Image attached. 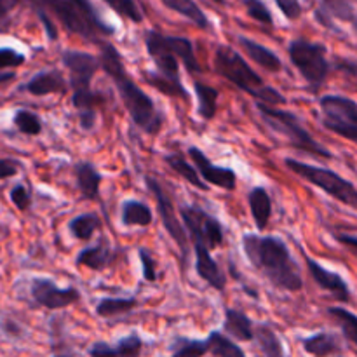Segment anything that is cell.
<instances>
[{
	"instance_id": "obj_1",
	"label": "cell",
	"mask_w": 357,
	"mask_h": 357,
	"mask_svg": "<svg viewBox=\"0 0 357 357\" xmlns=\"http://www.w3.org/2000/svg\"><path fill=\"white\" fill-rule=\"evenodd\" d=\"M100 45V65L101 70L112 79L114 86L117 87L119 98L128 110L132 124L142 129L145 135H159L164 126V114L155 107L152 98L143 93L142 87L132 80L129 72L126 70L124 59L110 42H98Z\"/></svg>"
},
{
	"instance_id": "obj_2",
	"label": "cell",
	"mask_w": 357,
	"mask_h": 357,
	"mask_svg": "<svg viewBox=\"0 0 357 357\" xmlns=\"http://www.w3.org/2000/svg\"><path fill=\"white\" fill-rule=\"evenodd\" d=\"M243 251L250 264L275 289L296 293L303 288L298 264L282 239L261 234H244Z\"/></svg>"
},
{
	"instance_id": "obj_3",
	"label": "cell",
	"mask_w": 357,
	"mask_h": 357,
	"mask_svg": "<svg viewBox=\"0 0 357 357\" xmlns=\"http://www.w3.org/2000/svg\"><path fill=\"white\" fill-rule=\"evenodd\" d=\"M63 65L68 70V87L72 89V101L79 115V126L84 131H93L96 124V107L100 98L93 91L94 75L101 68L100 58L89 52L66 49L61 54Z\"/></svg>"
},
{
	"instance_id": "obj_4",
	"label": "cell",
	"mask_w": 357,
	"mask_h": 357,
	"mask_svg": "<svg viewBox=\"0 0 357 357\" xmlns=\"http://www.w3.org/2000/svg\"><path fill=\"white\" fill-rule=\"evenodd\" d=\"M35 9L47 13L68 33L79 35L89 42H100V37H112L115 28L101 20L89 0H33Z\"/></svg>"
},
{
	"instance_id": "obj_5",
	"label": "cell",
	"mask_w": 357,
	"mask_h": 357,
	"mask_svg": "<svg viewBox=\"0 0 357 357\" xmlns=\"http://www.w3.org/2000/svg\"><path fill=\"white\" fill-rule=\"evenodd\" d=\"M143 40H145L146 52L153 59L155 72L164 79L174 84H181L180 63H183L188 73H202V66L195 56L194 45L187 37L146 30Z\"/></svg>"
},
{
	"instance_id": "obj_6",
	"label": "cell",
	"mask_w": 357,
	"mask_h": 357,
	"mask_svg": "<svg viewBox=\"0 0 357 357\" xmlns=\"http://www.w3.org/2000/svg\"><path fill=\"white\" fill-rule=\"evenodd\" d=\"M215 70L218 75L232 82L234 86L239 87L246 94L253 96L257 101L272 105V107L288 103V100L275 87L265 84L264 79L248 65V61L241 56V52L230 47V45L220 44L216 47Z\"/></svg>"
},
{
	"instance_id": "obj_7",
	"label": "cell",
	"mask_w": 357,
	"mask_h": 357,
	"mask_svg": "<svg viewBox=\"0 0 357 357\" xmlns=\"http://www.w3.org/2000/svg\"><path fill=\"white\" fill-rule=\"evenodd\" d=\"M257 108L261 115V121L268 126L274 132L284 136L293 149L300 152L310 153V155L321 157V159H333V153L312 138L309 131L302 126L300 119L293 112L281 110L272 105L257 101Z\"/></svg>"
},
{
	"instance_id": "obj_8",
	"label": "cell",
	"mask_w": 357,
	"mask_h": 357,
	"mask_svg": "<svg viewBox=\"0 0 357 357\" xmlns=\"http://www.w3.org/2000/svg\"><path fill=\"white\" fill-rule=\"evenodd\" d=\"M288 54L293 66L298 70L302 79L305 80L307 87L312 93H319L331 72L326 45L298 37L293 38L288 44Z\"/></svg>"
},
{
	"instance_id": "obj_9",
	"label": "cell",
	"mask_w": 357,
	"mask_h": 357,
	"mask_svg": "<svg viewBox=\"0 0 357 357\" xmlns=\"http://www.w3.org/2000/svg\"><path fill=\"white\" fill-rule=\"evenodd\" d=\"M284 166L291 173H295L296 176L302 178V180L309 181L314 187L321 188L331 199H335L340 204L357 211V187L352 181L345 180L344 176H340L335 171L328 169V167L312 166V164L300 162V160L289 159V157L284 159Z\"/></svg>"
},
{
	"instance_id": "obj_10",
	"label": "cell",
	"mask_w": 357,
	"mask_h": 357,
	"mask_svg": "<svg viewBox=\"0 0 357 357\" xmlns=\"http://www.w3.org/2000/svg\"><path fill=\"white\" fill-rule=\"evenodd\" d=\"M321 124L328 131L357 145V101L342 94H326L319 100Z\"/></svg>"
},
{
	"instance_id": "obj_11",
	"label": "cell",
	"mask_w": 357,
	"mask_h": 357,
	"mask_svg": "<svg viewBox=\"0 0 357 357\" xmlns=\"http://www.w3.org/2000/svg\"><path fill=\"white\" fill-rule=\"evenodd\" d=\"M145 185L146 188L152 192L153 197H155L157 211H159L160 222H162L164 229H166V232L169 234L171 239L176 243L178 250H180L181 253V267L185 268V265H187V260H188V234L183 223H181L180 218H178L176 209H174V204H173V199L169 197L166 188H164L155 178L145 176Z\"/></svg>"
},
{
	"instance_id": "obj_12",
	"label": "cell",
	"mask_w": 357,
	"mask_h": 357,
	"mask_svg": "<svg viewBox=\"0 0 357 357\" xmlns=\"http://www.w3.org/2000/svg\"><path fill=\"white\" fill-rule=\"evenodd\" d=\"M180 216L187 229L188 236H197L208 244L209 250H216L225 241V232L220 220L209 215L208 211L201 209L199 206H180Z\"/></svg>"
},
{
	"instance_id": "obj_13",
	"label": "cell",
	"mask_w": 357,
	"mask_h": 357,
	"mask_svg": "<svg viewBox=\"0 0 357 357\" xmlns=\"http://www.w3.org/2000/svg\"><path fill=\"white\" fill-rule=\"evenodd\" d=\"M30 295L35 305L47 310H59L73 305L80 300V291L73 286L59 288L54 281L47 278H35L30 282Z\"/></svg>"
},
{
	"instance_id": "obj_14",
	"label": "cell",
	"mask_w": 357,
	"mask_h": 357,
	"mask_svg": "<svg viewBox=\"0 0 357 357\" xmlns=\"http://www.w3.org/2000/svg\"><path fill=\"white\" fill-rule=\"evenodd\" d=\"M302 253H303V260H305L307 268H309L310 278L314 279V282H316L323 291L330 293L337 302H342V303L351 302L352 295H351V288H349L347 281H345L338 272H333L330 271V268L323 267L319 261L310 258L305 251H302Z\"/></svg>"
},
{
	"instance_id": "obj_15",
	"label": "cell",
	"mask_w": 357,
	"mask_h": 357,
	"mask_svg": "<svg viewBox=\"0 0 357 357\" xmlns=\"http://www.w3.org/2000/svg\"><path fill=\"white\" fill-rule=\"evenodd\" d=\"M188 155H190L192 162L195 164V169L199 171L202 180L208 185H215V187L225 188V190H236L237 187V173L230 167L215 166L208 155L202 152L199 146L192 145L188 149Z\"/></svg>"
},
{
	"instance_id": "obj_16",
	"label": "cell",
	"mask_w": 357,
	"mask_h": 357,
	"mask_svg": "<svg viewBox=\"0 0 357 357\" xmlns=\"http://www.w3.org/2000/svg\"><path fill=\"white\" fill-rule=\"evenodd\" d=\"M192 244H194V253H195V271L202 281L208 282L211 288L216 291H223L227 288V278L220 265L216 264L215 258L211 257V250L208 244L201 239V237L192 236Z\"/></svg>"
},
{
	"instance_id": "obj_17",
	"label": "cell",
	"mask_w": 357,
	"mask_h": 357,
	"mask_svg": "<svg viewBox=\"0 0 357 357\" xmlns=\"http://www.w3.org/2000/svg\"><path fill=\"white\" fill-rule=\"evenodd\" d=\"M314 16L328 30L340 31L337 28V24L333 23L335 20H338L352 24V28H354V31L357 33V10L349 0H321L319 9L316 10Z\"/></svg>"
},
{
	"instance_id": "obj_18",
	"label": "cell",
	"mask_w": 357,
	"mask_h": 357,
	"mask_svg": "<svg viewBox=\"0 0 357 357\" xmlns=\"http://www.w3.org/2000/svg\"><path fill=\"white\" fill-rule=\"evenodd\" d=\"M117 258V251L108 243L107 239H101L94 246H87L79 251L77 255V267H86L94 272H103L105 268L110 267L114 260Z\"/></svg>"
},
{
	"instance_id": "obj_19",
	"label": "cell",
	"mask_w": 357,
	"mask_h": 357,
	"mask_svg": "<svg viewBox=\"0 0 357 357\" xmlns=\"http://www.w3.org/2000/svg\"><path fill=\"white\" fill-rule=\"evenodd\" d=\"M66 80L59 70H44L31 77L28 82H24L20 87L24 93L31 94V96H49V94H63L66 93Z\"/></svg>"
},
{
	"instance_id": "obj_20",
	"label": "cell",
	"mask_w": 357,
	"mask_h": 357,
	"mask_svg": "<svg viewBox=\"0 0 357 357\" xmlns=\"http://www.w3.org/2000/svg\"><path fill=\"white\" fill-rule=\"evenodd\" d=\"M73 173H75V183L80 199H84V201H100V187L103 176L96 169V166L89 160H82V162L75 164Z\"/></svg>"
},
{
	"instance_id": "obj_21",
	"label": "cell",
	"mask_w": 357,
	"mask_h": 357,
	"mask_svg": "<svg viewBox=\"0 0 357 357\" xmlns=\"http://www.w3.org/2000/svg\"><path fill=\"white\" fill-rule=\"evenodd\" d=\"M237 42H239L243 51L248 54V58H250L251 61L257 63L258 66H261L264 70H267V72H272V73H278L282 70L281 58H279V56L275 54L274 51H271L268 47L251 40V38L244 37V35H237Z\"/></svg>"
},
{
	"instance_id": "obj_22",
	"label": "cell",
	"mask_w": 357,
	"mask_h": 357,
	"mask_svg": "<svg viewBox=\"0 0 357 357\" xmlns=\"http://www.w3.org/2000/svg\"><path fill=\"white\" fill-rule=\"evenodd\" d=\"M248 204H250L251 215H253V222L257 225L258 232H264L272 216V199L268 195L267 188L260 187V185L251 188L248 192Z\"/></svg>"
},
{
	"instance_id": "obj_23",
	"label": "cell",
	"mask_w": 357,
	"mask_h": 357,
	"mask_svg": "<svg viewBox=\"0 0 357 357\" xmlns=\"http://www.w3.org/2000/svg\"><path fill=\"white\" fill-rule=\"evenodd\" d=\"M223 331L239 342H253L255 323L237 309H227L225 319H223Z\"/></svg>"
},
{
	"instance_id": "obj_24",
	"label": "cell",
	"mask_w": 357,
	"mask_h": 357,
	"mask_svg": "<svg viewBox=\"0 0 357 357\" xmlns=\"http://www.w3.org/2000/svg\"><path fill=\"white\" fill-rule=\"evenodd\" d=\"M302 347L307 354L324 357V356H333L342 354L344 352V345H342L340 338L330 331H321V333L312 335L302 340Z\"/></svg>"
},
{
	"instance_id": "obj_25",
	"label": "cell",
	"mask_w": 357,
	"mask_h": 357,
	"mask_svg": "<svg viewBox=\"0 0 357 357\" xmlns=\"http://www.w3.org/2000/svg\"><path fill=\"white\" fill-rule=\"evenodd\" d=\"M152 209L136 199H126L121 206V222L124 227H149L152 223Z\"/></svg>"
},
{
	"instance_id": "obj_26",
	"label": "cell",
	"mask_w": 357,
	"mask_h": 357,
	"mask_svg": "<svg viewBox=\"0 0 357 357\" xmlns=\"http://www.w3.org/2000/svg\"><path fill=\"white\" fill-rule=\"evenodd\" d=\"M253 342L260 347L261 354L267 357H282L286 356L282 342L279 335L275 333L271 324H255V337Z\"/></svg>"
},
{
	"instance_id": "obj_27",
	"label": "cell",
	"mask_w": 357,
	"mask_h": 357,
	"mask_svg": "<svg viewBox=\"0 0 357 357\" xmlns=\"http://www.w3.org/2000/svg\"><path fill=\"white\" fill-rule=\"evenodd\" d=\"M164 162H166L167 166H169L171 169L178 174V176L183 178L185 181H188V183L194 185V187L201 188V190H208V183L202 180L201 174H199V171L195 169L190 162H187V160H185V157L181 155L180 152L166 153V155H164Z\"/></svg>"
},
{
	"instance_id": "obj_28",
	"label": "cell",
	"mask_w": 357,
	"mask_h": 357,
	"mask_svg": "<svg viewBox=\"0 0 357 357\" xmlns=\"http://www.w3.org/2000/svg\"><path fill=\"white\" fill-rule=\"evenodd\" d=\"M138 303L136 296H107L96 303L94 310L100 317L108 319V317H117L131 312L135 307H138Z\"/></svg>"
},
{
	"instance_id": "obj_29",
	"label": "cell",
	"mask_w": 357,
	"mask_h": 357,
	"mask_svg": "<svg viewBox=\"0 0 357 357\" xmlns=\"http://www.w3.org/2000/svg\"><path fill=\"white\" fill-rule=\"evenodd\" d=\"M167 9L174 10L180 16L187 17L190 23H194L195 26L202 28V30H209L211 28V23H209L208 16L202 13L201 7L195 3V0H160Z\"/></svg>"
},
{
	"instance_id": "obj_30",
	"label": "cell",
	"mask_w": 357,
	"mask_h": 357,
	"mask_svg": "<svg viewBox=\"0 0 357 357\" xmlns=\"http://www.w3.org/2000/svg\"><path fill=\"white\" fill-rule=\"evenodd\" d=\"M194 93L197 98V112L204 121H211L215 119L216 112H218V89L208 86V84H202L199 80L194 82Z\"/></svg>"
},
{
	"instance_id": "obj_31",
	"label": "cell",
	"mask_w": 357,
	"mask_h": 357,
	"mask_svg": "<svg viewBox=\"0 0 357 357\" xmlns=\"http://www.w3.org/2000/svg\"><path fill=\"white\" fill-rule=\"evenodd\" d=\"M101 229V220L96 213H82L68 222V230L75 239L89 241L96 230Z\"/></svg>"
},
{
	"instance_id": "obj_32",
	"label": "cell",
	"mask_w": 357,
	"mask_h": 357,
	"mask_svg": "<svg viewBox=\"0 0 357 357\" xmlns=\"http://www.w3.org/2000/svg\"><path fill=\"white\" fill-rule=\"evenodd\" d=\"M142 75H143V80H145L146 84H150L153 89L159 91V93L166 94V96H171V98H180V100H183V101L190 100V94H188L187 87H185L183 84L171 82V80L164 79L162 75H159L155 70L143 72Z\"/></svg>"
},
{
	"instance_id": "obj_33",
	"label": "cell",
	"mask_w": 357,
	"mask_h": 357,
	"mask_svg": "<svg viewBox=\"0 0 357 357\" xmlns=\"http://www.w3.org/2000/svg\"><path fill=\"white\" fill-rule=\"evenodd\" d=\"M328 316L338 324L345 340L357 349V316L344 307H330Z\"/></svg>"
},
{
	"instance_id": "obj_34",
	"label": "cell",
	"mask_w": 357,
	"mask_h": 357,
	"mask_svg": "<svg viewBox=\"0 0 357 357\" xmlns=\"http://www.w3.org/2000/svg\"><path fill=\"white\" fill-rule=\"evenodd\" d=\"M171 354L174 357H201L209 352L208 338H174L169 345Z\"/></svg>"
},
{
	"instance_id": "obj_35",
	"label": "cell",
	"mask_w": 357,
	"mask_h": 357,
	"mask_svg": "<svg viewBox=\"0 0 357 357\" xmlns=\"http://www.w3.org/2000/svg\"><path fill=\"white\" fill-rule=\"evenodd\" d=\"M208 345H209L208 354L216 356V357H243V356H246V352H244L239 345L234 344L230 338H227L225 335L220 333V331H211V333L208 335Z\"/></svg>"
},
{
	"instance_id": "obj_36",
	"label": "cell",
	"mask_w": 357,
	"mask_h": 357,
	"mask_svg": "<svg viewBox=\"0 0 357 357\" xmlns=\"http://www.w3.org/2000/svg\"><path fill=\"white\" fill-rule=\"evenodd\" d=\"M14 126L20 132L28 136H38L42 132V121L37 114L30 110H17L13 119Z\"/></svg>"
},
{
	"instance_id": "obj_37",
	"label": "cell",
	"mask_w": 357,
	"mask_h": 357,
	"mask_svg": "<svg viewBox=\"0 0 357 357\" xmlns=\"http://www.w3.org/2000/svg\"><path fill=\"white\" fill-rule=\"evenodd\" d=\"M110 9H114L119 16L132 21V23H142L145 20L142 9L138 7L136 0H103Z\"/></svg>"
},
{
	"instance_id": "obj_38",
	"label": "cell",
	"mask_w": 357,
	"mask_h": 357,
	"mask_svg": "<svg viewBox=\"0 0 357 357\" xmlns=\"http://www.w3.org/2000/svg\"><path fill=\"white\" fill-rule=\"evenodd\" d=\"M244 6H246V13L251 20L260 24H268V26L274 24L271 9H268L264 0H244Z\"/></svg>"
},
{
	"instance_id": "obj_39",
	"label": "cell",
	"mask_w": 357,
	"mask_h": 357,
	"mask_svg": "<svg viewBox=\"0 0 357 357\" xmlns=\"http://www.w3.org/2000/svg\"><path fill=\"white\" fill-rule=\"evenodd\" d=\"M142 351L143 340L138 335H128L124 338H119L117 345H115V352L122 357H136L142 354Z\"/></svg>"
},
{
	"instance_id": "obj_40",
	"label": "cell",
	"mask_w": 357,
	"mask_h": 357,
	"mask_svg": "<svg viewBox=\"0 0 357 357\" xmlns=\"http://www.w3.org/2000/svg\"><path fill=\"white\" fill-rule=\"evenodd\" d=\"M26 61V56L13 47H0V70L17 68Z\"/></svg>"
},
{
	"instance_id": "obj_41",
	"label": "cell",
	"mask_w": 357,
	"mask_h": 357,
	"mask_svg": "<svg viewBox=\"0 0 357 357\" xmlns=\"http://www.w3.org/2000/svg\"><path fill=\"white\" fill-rule=\"evenodd\" d=\"M10 202L16 206V209L20 211H28L31 206V192L28 190V187H24L23 183H17L10 188L9 192Z\"/></svg>"
},
{
	"instance_id": "obj_42",
	"label": "cell",
	"mask_w": 357,
	"mask_h": 357,
	"mask_svg": "<svg viewBox=\"0 0 357 357\" xmlns=\"http://www.w3.org/2000/svg\"><path fill=\"white\" fill-rule=\"evenodd\" d=\"M138 257H139V264H142L143 279L149 282H155L157 281V261L153 260L152 253H150L146 248H139Z\"/></svg>"
},
{
	"instance_id": "obj_43",
	"label": "cell",
	"mask_w": 357,
	"mask_h": 357,
	"mask_svg": "<svg viewBox=\"0 0 357 357\" xmlns=\"http://www.w3.org/2000/svg\"><path fill=\"white\" fill-rule=\"evenodd\" d=\"M279 10L282 13V16L289 21H295L302 16L303 7L300 3V0H275Z\"/></svg>"
},
{
	"instance_id": "obj_44",
	"label": "cell",
	"mask_w": 357,
	"mask_h": 357,
	"mask_svg": "<svg viewBox=\"0 0 357 357\" xmlns=\"http://www.w3.org/2000/svg\"><path fill=\"white\" fill-rule=\"evenodd\" d=\"M0 331H2L6 337L14 338V340L21 338L24 333L23 326H21L20 323H16L13 317H6V316H0Z\"/></svg>"
},
{
	"instance_id": "obj_45",
	"label": "cell",
	"mask_w": 357,
	"mask_h": 357,
	"mask_svg": "<svg viewBox=\"0 0 357 357\" xmlns=\"http://www.w3.org/2000/svg\"><path fill=\"white\" fill-rule=\"evenodd\" d=\"M21 169V162L16 159H0V180L16 176Z\"/></svg>"
},
{
	"instance_id": "obj_46",
	"label": "cell",
	"mask_w": 357,
	"mask_h": 357,
	"mask_svg": "<svg viewBox=\"0 0 357 357\" xmlns=\"http://www.w3.org/2000/svg\"><path fill=\"white\" fill-rule=\"evenodd\" d=\"M38 14V20L42 21V26H44L45 33H47V38L49 40H56L58 38V28H56V24L52 23V17L49 16L47 13H44V10L40 9H35Z\"/></svg>"
},
{
	"instance_id": "obj_47",
	"label": "cell",
	"mask_w": 357,
	"mask_h": 357,
	"mask_svg": "<svg viewBox=\"0 0 357 357\" xmlns=\"http://www.w3.org/2000/svg\"><path fill=\"white\" fill-rule=\"evenodd\" d=\"M87 354L93 357H108V356H117L115 347H110L107 342H96L87 349Z\"/></svg>"
},
{
	"instance_id": "obj_48",
	"label": "cell",
	"mask_w": 357,
	"mask_h": 357,
	"mask_svg": "<svg viewBox=\"0 0 357 357\" xmlns=\"http://www.w3.org/2000/svg\"><path fill=\"white\" fill-rule=\"evenodd\" d=\"M335 239H337L342 246L347 248L354 257H357V236H351V234H338V236H335Z\"/></svg>"
},
{
	"instance_id": "obj_49",
	"label": "cell",
	"mask_w": 357,
	"mask_h": 357,
	"mask_svg": "<svg viewBox=\"0 0 357 357\" xmlns=\"http://www.w3.org/2000/svg\"><path fill=\"white\" fill-rule=\"evenodd\" d=\"M21 0H0V24L9 17V14L20 6Z\"/></svg>"
},
{
	"instance_id": "obj_50",
	"label": "cell",
	"mask_w": 357,
	"mask_h": 357,
	"mask_svg": "<svg viewBox=\"0 0 357 357\" xmlns=\"http://www.w3.org/2000/svg\"><path fill=\"white\" fill-rule=\"evenodd\" d=\"M14 79H16V73L13 70H0V86L13 82Z\"/></svg>"
},
{
	"instance_id": "obj_51",
	"label": "cell",
	"mask_w": 357,
	"mask_h": 357,
	"mask_svg": "<svg viewBox=\"0 0 357 357\" xmlns=\"http://www.w3.org/2000/svg\"><path fill=\"white\" fill-rule=\"evenodd\" d=\"M213 2H216V3H222V6H223V3H225V0H213Z\"/></svg>"
}]
</instances>
